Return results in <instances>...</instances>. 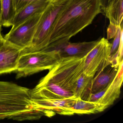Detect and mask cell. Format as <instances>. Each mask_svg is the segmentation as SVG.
I'll return each mask as SVG.
<instances>
[{"mask_svg": "<svg viewBox=\"0 0 123 123\" xmlns=\"http://www.w3.org/2000/svg\"><path fill=\"white\" fill-rule=\"evenodd\" d=\"M86 56L61 57L38 85L31 90L32 100L76 98L75 86L83 73Z\"/></svg>", "mask_w": 123, "mask_h": 123, "instance_id": "obj_1", "label": "cell"}, {"mask_svg": "<svg viewBox=\"0 0 123 123\" xmlns=\"http://www.w3.org/2000/svg\"><path fill=\"white\" fill-rule=\"evenodd\" d=\"M101 10L99 0H71L54 22L49 45L43 50H58L91 24Z\"/></svg>", "mask_w": 123, "mask_h": 123, "instance_id": "obj_2", "label": "cell"}, {"mask_svg": "<svg viewBox=\"0 0 123 123\" xmlns=\"http://www.w3.org/2000/svg\"><path fill=\"white\" fill-rule=\"evenodd\" d=\"M44 116L31 100V89L13 83L0 81V120H38Z\"/></svg>", "mask_w": 123, "mask_h": 123, "instance_id": "obj_3", "label": "cell"}, {"mask_svg": "<svg viewBox=\"0 0 123 123\" xmlns=\"http://www.w3.org/2000/svg\"><path fill=\"white\" fill-rule=\"evenodd\" d=\"M70 0H50L37 24L31 46L21 50V54L43 50L47 47L54 22Z\"/></svg>", "mask_w": 123, "mask_h": 123, "instance_id": "obj_4", "label": "cell"}, {"mask_svg": "<svg viewBox=\"0 0 123 123\" xmlns=\"http://www.w3.org/2000/svg\"><path fill=\"white\" fill-rule=\"evenodd\" d=\"M58 50L40 51L21 54L18 62L16 78L25 77L52 68L61 59Z\"/></svg>", "mask_w": 123, "mask_h": 123, "instance_id": "obj_5", "label": "cell"}, {"mask_svg": "<svg viewBox=\"0 0 123 123\" xmlns=\"http://www.w3.org/2000/svg\"><path fill=\"white\" fill-rule=\"evenodd\" d=\"M111 44L104 38L98 41L93 48L86 56L83 73L90 77L103 71L111 65Z\"/></svg>", "mask_w": 123, "mask_h": 123, "instance_id": "obj_6", "label": "cell"}, {"mask_svg": "<svg viewBox=\"0 0 123 123\" xmlns=\"http://www.w3.org/2000/svg\"><path fill=\"white\" fill-rule=\"evenodd\" d=\"M42 13L34 15L11 29L4 37L6 42L21 50L30 47Z\"/></svg>", "mask_w": 123, "mask_h": 123, "instance_id": "obj_7", "label": "cell"}, {"mask_svg": "<svg viewBox=\"0 0 123 123\" xmlns=\"http://www.w3.org/2000/svg\"><path fill=\"white\" fill-rule=\"evenodd\" d=\"M123 78L122 60L120 62L117 74L113 80L101 91L91 93L87 100L97 102L107 108L119 97Z\"/></svg>", "mask_w": 123, "mask_h": 123, "instance_id": "obj_8", "label": "cell"}, {"mask_svg": "<svg viewBox=\"0 0 123 123\" xmlns=\"http://www.w3.org/2000/svg\"><path fill=\"white\" fill-rule=\"evenodd\" d=\"M77 98L33 101L35 106L46 116L51 117L56 114L64 115L74 114L71 107Z\"/></svg>", "mask_w": 123, "mask_h": 123, "instance_id": "obj_9", "label": "cell"}, {"mask_svg": "<svg viewBox=\"0 0 123 123\" xmlns=\"http://www.w3.org/2000/svg\"><path fill=\"white\" fill-rule=\"evenodd\" d=\"M21 49L0 39V74L16 71Z\"/></svg>", "mask_w": 123, "mask_h": 123, "instance_id": "obj_10", "label": "cell"}, {"mask_svg": "<svg viewBox=\"0 0 123 123\" xmlns=\"http://www.w3.org/2000/svg\"><path fill=\"white\" fill-rule=\"evenodd\" d=\"M50 0H38L33 2L24 7L18 12L16 13L10 23L11 29L17 27L19 24L38 13H41L44 10Z\"/></svg>", "mask_w": 123, "mask_h": 123, "instance_id": "obj_11", "label": "cell"}, {"mask_svg": "<svg viewBox=\"0 0 123 123\" xmlns=\"http://www.w3.org/2000/svg\"><path fill=\"white\" fill-rule=\"evenodd\" d=\"M98 41L72 43L67 42L58 49L62 57L85 56L93 48Z\"/></svg>", "mask_w": 123, "mask_h": 123, "instance_id": "obj_12", "label": "cell"}, {"mask_svg": "<svg viewBox=\"0 0 123 123\" xmlns=\"http://www.w3.org/2000/svg\"><path fill=\"white\" fill-rule=\"evenodd\" d=\"M109 66L103 71L94 75L93 79L91 93L98 92L103 90L113 80L116 75L119 66L115 67L111 65L109 67Z\"/></svg>", "mask_w": 123, "mask_h": 123, "instance_id": "obj_13", "label": "cell"}, {"mask_svg": "<svg viewBox=\"0 0 123 123\" xmlns=\"http://www.w3.org/2000/svg\"><path fill=\"white\" fill-rule=\"evenodd\" d=\"M74 114H91L101 112L105 109V106L96 102L89 101L77 98L71 107Z\"/></svg>", "mask_w": 123, "mask_h": 123, "instance_id": "obj_14", "label": "cell"}, {"mask_svg": "<svg viewBox=\"0 0 123 123\" xmlns=\"http://www.w3.org/2000/svg\"><path fill=\"white\" fill-rule=\"evenodd\" d=\"M104 13L110 24L116 26H122L123 0H115L106 8Z\"/></svg>", "mask_w": 123, "mask_h": 123, "instance_id": "obj_15", "label": "cell"}, {"mask_svg": "<svg viewBox=\"0 0 123 123\" xmlns=\"http://www.w3.org/2000/svg\"><path fill=\"white\" fill-rule=\"evenodd\" d=\"M93 78L82 73L75 83L74 93L76 98L87 100L91 93Z\"/></svg>", "mask_w": 123, "mask_h": 123, "instance_id": "obj_16", "label": "cell"}, {"mask_svg": "<svg viewBox=\"0 0 123 123\" xmlns=\"http://www.w3.org/2000/svg\"><path fill=\"white\" fill-rule=\"evenodd\" d=\"M1 0L2 13L0 25L6 27H8L10 26V23L16 14L13 6L14 0Z\"/></svg>", "mask_w": 123, "mask_h": 123, "instance_id": "obj_17", "label": "cell"}, {"mask_svg": "<svg viewBox=\"0 0 123 123\" xmlns=\"http://www.w3.org/2000/svg\"><path fill=\"white\" fill-rule=\"evenodd\" d=\"M123 37V27L122 26L119 28L117 33L114 37L113 44H111V55L115 54L118 49L121 43L122 42Z\"/></svg>", "mask_w": 123, "mask_h": 123, "instance_id": "obj_18", "label": "cell"}, {"mask_svg": "<svg viewBox=\"0 0 123 123\" xmlns=\"http://www.w3.org/2000/svg\"><path fill=\"white\" fill-rule=\"evenodd\" d=\"M38 0H14L13 6L16 13L29 4Z\"/></svg>", "mask_w": 123, "mask_h": 123, "instance_id": "obj_19", "label": "cell"}, {"mask_svg": "<svg viewBox=\"0 0 123 123\" xmlns=\"http://www.w3.org/2000/svg\"><path fill=\"white\" fill-rule=\"evenodd\" d=\"M120 26H116L110 24L107 29V37L106 39L109 40L111 39L114 38L116 36L119 28Z\"/></svg>", "mask_w": 123, "mask_h": 123, "instance_id": "obj_20", "label": "cell"}, {"mask_svg": "<svg viewBox=\"0 0 123 123\" xmlns=\"http://www.w3.org/2000/svg\"><path fill=\"white\" fill-rule=\"evenodd\" d=\"M115 0H99L101 10L105 11L109 6Z\"/></svg>", "mask_w": 123, "mask_h": 123, "instance_id": "obj_21", "label": "cell"}, {"mask_svg": "<svg viewBox=\"0 0 123 123\" xmlns=\"http://www.w3.org/2000/svg\"><path fill=\"white\" fill-rule=\"evenodd\" d=\"M2 0H0V22L2 18Z\"/></svg>", "mask_w": 123, "mask_h": 123, "instance_id": "obj_22", "label": "cell"}, {"mask_svg": "<svg viewBox=\"0 0 123 123\" xmlns=\"http://www.w3.org/2000/svg\"><path fill=\"white\" fill-rule=\"evenodd\" d=\"M2 26L1 25H0V39L2 38H3V37L2 36V33H1V31H2Z\"/></svg>", "mask_w": 123, "mask_h": 123, "instance_id": "obj_23", "label": "cell"}]
</instances>
